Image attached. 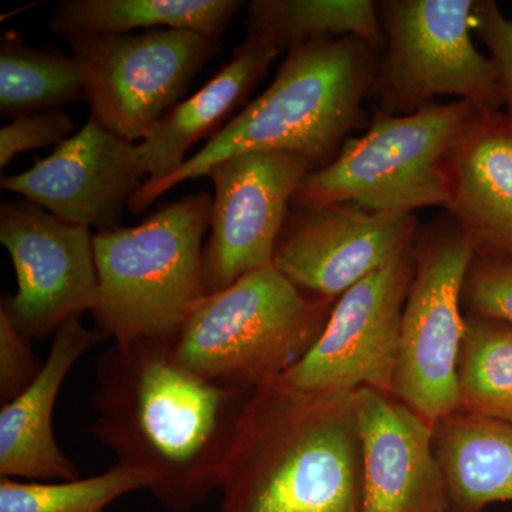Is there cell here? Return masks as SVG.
<instances>
[{
	"label": "cell",
	"mask_w": 512,
	"mask_h": 512,
	"mask_svg": "<svg viewBox=\"0 0 512 512\" xmlns=\"http://www.w3.org/2000/svg\"><path fill=\"white\" fill-rule=\"evenodd\" d=\"M174 343H111L97 360L90 433L140 471L165 512H192L220 491L252 393L178 362Z\"/></svg>",
	"instance_id": "cell-1"
},
{
	"label": "cell",
	"mask_w": 512,
	"mask_h": 512,
	"mask_svg": "<svg viewBox=\"0 0 512 512\" xmlns=\"http://www.w3.org/2000/svg\"><path fill=\"white\" fill-rule=\"evenodd\" d=\"M356 440L348 396L266 384L239 421L218 512H360Z\"/></svg>",
	"instance_id": "cell-2"
},
{
	"label": "cell",
	"mask_w": 512,
	"mask_h": 512,
	"mask_svg": "<svg viewBox=\"0 0 512 512\" xmlns=\"http://www.w3.org/2000/svg\"><path fill=\"white\" fill-rule=\"evenodd\" d=\"M359 37L320 39L288 50L271 86L249 103L170 177L146 181L128 202L140 214L165 192L235 154L286 151L315 170L338 157L349 134L363 127L379 57Z\"/></svg>",
	"instance_id": "cell-3"
},
{
	"label": "cell",
	"mask_w": 512,
	"mask_h": 512,
	"mask_svg": "<svg viewBox=\"0 0 512 512\" xmlns=\"http://www.w3.org/2000/svg\"><path fill=\"white\" fill-rule=\"evenodd\" d=\"M212 198L197 192L158 208L143 224L93 235L97 329L128 345L174 343L207 296L204 239Z\"/></svg>",
	"instance_id": "cell-4"
},
{
	"label": "cell",
	"mask_w": 512,
	"mask_h": 512,
	"mask_svg": "<svg viewBox=\"0 0 512 512\" xmlns=\"http://www.w3.org/2000/svg\"><path fill=\"white\" fill-rule=\"evenodd\" d=\"M485 111L466 100L434 103L407 116L376 111L365 134L312 171L292 205L350 204L367 211L414 214L451 204L454 151Z\"/></svg>",
	"instance_id": "cell-5"
},
{
	"label": "cell",
	"mask_w": 512,
	"mask_h": 512,
	"mask_svg": "<svg viewBox=\"0 0 512 512\" xmlns=\"http://www.w3.org/2000/svg\"><path fill=\"white\" fill-rule=\"evenodd\" d=\"M332 308L271 264L205 296L175 340L174 355L211 382L255 392L308 353Z\"/></svg>",
	"instance_id": "cell-6"
},
{
	"label": "cell",
	"mask_w": 512,
	"mask_h": 512,
	"mask_svg": "<svg viewBox=\"0 0 512 512\" xmlns=\"http://www.w3.org/2000/svg\"><path fill=\"white\" fill-rule=\"evenodd\" d=\"M477 0L377 2L386 36L369 99L375 110L407 116L443 96L501 111L503 93L491 57L474 46Z\"/></svg>",
	"instance_id": "cell-7"
},
{
	"label": "cell",
	"mask_w": 512,
	"mask_h": 512,
	"mask_svg": "<svg viewBox=\"0 0 512 512\" xmlns=\"http://www.w3.org/2000/svg\"><path fill=\"white\" fill-rule=\"evenodd\" d=\"M416 268L402 323L393 392L430 426L461 407L458 357L464 282L476 259L453 218L417 232Z\"/></svg>",
	"instance_id": "cell-8"
},
{
	"label": "cell",
	"mask_w": 512,
	"mask_h": 512,
	"mask_svg": "<svg viewBox=\"0 0 512 512\" xmlns=\"http://www.w3.org/2000/svg\"><path fill=\"white\" fill-rule=\"evenodd\" d=\"M80 64L90 119L134 143L173 110L220 40L180 29L66 37Z\"/></svg>",
	"instance_id": "cell-9"
},
{
	"label": "cell",
	"mask_w": 512,
	"mask_h": 512,
	"mask_svg": "<svg viewBox=\"0 0 512 512\" xmlns=\"http://www.w3.org/2000/svg\"><path fill=\"white\" fill-rule=\"evenodd\" d=\"M414 261L412 245L343 293L315 345L278 380L318 396H348L363 387L392 393Z\"/></svg>",
	"instance_id": "cell-10"
},
{
	"label": "cell",
	"mask_w": 512,
	"mask_h": 512,
	"mask_svg": "<svg viewBox=\"0 0 512 512\" xmlns=\"http://www.w3.org/2000/svg\"><path fill=\"white\" fill-rule=\"evenodd\" d=\"M315 167L286 151L235 154L205 173L214 183L204 245L205 291L217 293L272 264L296 192Z\"/></svg>",
	"instance_id": "cell-11"
},
{
	"label": "cell",
	"mask_w": 512,
	"mask_h": 512,
	"mask_svg": "<svg viewBox=\"0 0 512 512\" xmlns=\"http://www.w3.org/2000/svg\"><path fill=\"white\" fill-rule=\"evenodd\" d=\"M0 242L16 274L15 295L0 303L29 339H45L92 312L99 279L90 228L67 224L29 201L2 202Z\"/></svg>",
	"instance_id": "cell-12"
},
{
	"label": "cell",
	"mask_w": 512,
	"mask_h": 512,
	"mask_svg": "<svg viewBox=\"0 0 512 512\" xmlns=\"http://www.w3.org/2000/svg\"><path fill=\"white\" fill-rule=\"evenodd\" d=\"M417 232L414 214L292 205L272 265L302 291L333 301L412 247Z\"/></svg>",
	"instance_id": "cell-13"
},
{
	"label": "cell",
	"mask_w": 512,
	"mask_h": 512,
	"mask_svg": "<svg viewBox=\"0 0 512 512\" xmlns=\"http://www.w3.org/2000/svg\"><path fill=\"white\" fill-rule=\"evenodd\" d=\"M146 180L137 144L90 119L30 170L2 177L0 188L22 195L67 224L113 231L120 228L124 207Z\"/></svg>",
	"instance_id": "cell-14"
},
{
	"label": "cell",
	"mask_w": 512,
	"mask_h": 512,
	"mask_svg": "<svg viewBox=\"0 0 512 512\" xmlns=\"http://www.w3.org/2000/svg\"><path fill=\"white\" fill-rule=\"evenodd\" d=\"M350 404L363 461L360 512H450L430 424L367 387Z\"/></svg>",
	"instance_id": "cell-15"
},
{
	"label": "cell",
	"mask_w": 512,
	"mask_h": 512,
	"mask_svg": "<svg viewBox=\"0 0 512 512\" xmlns=\"http://www.w3.org/2000/svg\"><path fill=\"white\" fill-rule=\"evenodd\" d=\"M82 318L64 323L35 382L0 410V477L53 483L80 478L76 464L57 444L53 412L64 380L84 353L106 340Z\"/></svg>",
	"instance_id": "cell-16"
},
{
	"label": "cell",
	"mask_w": 512,
	"mask_h": 512,
	"mask_svg": "<svg viewBox=\"0 0 512 512\" xmlns=\"http://www.w3.org/2000/svg\"><path fill=\"white\" fill-rule=\"evenodd\" d=\"M448 212L477 259L512 262V124L485 113L454 151Z\"/></svg>",
	"instance_id": "cell-17"
},
{
	"label": "cell",
	"mask_w": 512,
	"mask_h": 512,
	"mask_svg": "<svg viewBox=\"0 0 512 512\" xmlns=\"http://www.w3.org/2000/svg\"><path fill=\"white\" fill-rule=\"evenodd\" d=\"M281 50L268 37L248 33L228 64L158 121L137 144V158L146 181L170 177L187 161L188 151L241 106L264 79Z\"/></svg>",
	"instance_id": "cell-18"
},
{
	"label": "cell",
	"mask_w": 512,
	"mask_h": 512,
	"mask_svg": "<svg viewBox=\"0 0 512 512\" xmlns=\"http://www.w3.org/2000/svg\"><path fill=\"white\" fill-rule=\"evenodd\" d=\"M437 458L453 512L512 501V424L466 414L437 424Z\"/></svg>",
	"instance_id": "cell-19"
},
{
	"label": "cell",
	"mask_w": 512,
	"mask_h": 512,
	"mask_svg": "<svg viewBox=\"0 0 512 512\" xmlns=\"http://www.w3.org/2000/svg\"><path fill=\"white\" fill-rule=\"evenodd\" d=\"M242 5L239 0H66L53 13L50 28L64 39L180 29L220 40Z\"/></svg>",
	"instance_id": "cell-20"
},
{
	"label": "cell",
	"mask_w": 512,
	"mask_h": 512,
	"mask_svg": "<svg viewBox=\"0 0 512 512\" xmlns=\"http://www.w3.org/2000/svg\"><path fill=\"white\" fill-rule=\"evenodd\" d=\"M248 29L279 50L339 37H359L377 52L386 43L377 2L370 0H254Z\"/></svg>",
	"instance_id": "cell-21"
},
{
	"label": "cell",
	"mask_w": 512,
	"mask_h": 512,
	"mask_svg": "<svg viewBox=\"0 0 512 512\" xmlns=\"http://www.w3.org/2000/svg\"><path fill=\"white\" fill-rule=\"evenodd\" d=\"M84 99L80 64L72 55L35 49L16 30L3 33L0 45V113L30 116L60 110Z\"/></svg>",
	"instance_id": "cell-22"
},
{
	"label": "cell",
	"mask_w": 512,
	"mask_h": 512,
	"mask_svg": "<svg viewBox=\"0 0 512 512\" xmlns=\"http://www.w3.org/2000/svg\"><path fill=\"white\" fill-rule=\"evenodd\" d=\"M458 387L468 414L512 424V326L483 316L466 318Z\"/></svg>",
	"instance_id": "cell-23"
},
{
	"label": "cell",
	"mask_w": 512,
	"mask_h": 512,
	"mask_svg": "<svg viewBox=\"0 0 512 512\" xmlns=\"http://www.w3.org/2000/svg\"><path fill=\"white\" fill-rule=\"evenodd\" d=\"M141 490H148L147 478L119 463L97 476L72 481L0 477V512H107L114 501Z\"/></svg>",
	"instance_id": "cell-24"
},
{
	"label": "cell",
	"mask_w": 512,
	"mask_h": 512,
	"mask_svg": "<svg viewBox=\"0 0 512 512\" xmlns=\"http://www.w3.org/2000/svg\"><path fill=\"white\" fill-rule=\"evenodd\" d=\"M463 302L471 315L512 326V262L474 259L464 282Z\"/></svg>",
	"instance_id": "cell-25"
},
{
	"label": "cell",
	"mask_w": 512,
	"mask_h": 512,
	"mask_svg": "<svg viewBox=\"0 0 512 512\" xmlns=\"http://www.w3.org/2000/svg\"><path fill=\"white\" fill-rule=\"evenodd\" d=\"M74 121L66 111L50 110L10 121L0 130V168L19 154L36 148L59 146L67 140Z\"/></svg>",
	"instance_id": "cell-26"
},
{
	"label": "cell",
	"mask_w": 512,
	"mask_h": 512,
	"mask_svg": "<svg viewBox=\"0 0 512 512\" xmlns=\"http://www.w3.org/2000/svg\"><path fill=\"white\" fill-rule=\"evenodd\" d=\"M42 367L32 348V339L0 312V404L5 406L25 392Z\"/></svg>",
	"instance_id": "cell-27"
},
{
	"label": "cell",
	"mask_w": 512,
	"mask_h": 512,
	"mask_svg": "<svg viewBox=\"0 0 512 512\" xmlns=\"http://www.w3.org/2000/svg\"><path fill=\"white\" fill-rule=\"evenodd\" d=\"M474 29L490 50L503 93L504 114L512 124V20L493 0H477Z\"/></svg>",
	"instance_id": "cell-28"
},
{
	"label": "cell",
	"mask_w": 512,
	"mask_h": 512,
	"mask_svg": "<svg viewBox=\"0 0 512 512\" xmlns=\"http://www.w3.org/2000/svg\"><path fill=\"white\" fill-rule=\"evenodd\" d=\"M451 512V511H450Z\"/></svg>",
	"instance_id": "cell-29"
}]
</instances>
